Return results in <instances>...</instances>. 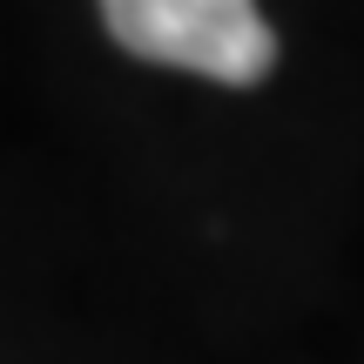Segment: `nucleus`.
<instances>
[{"label": "nucleus", "instance_id": "f257e3e1", "mask_svg": "<svg viewBox=\"0 0 364 364\" xmlns=\"http://www.w3.org/2000/svg\"><path fill=\"white\" fill-rule=\"evenodd\" d=\"M102 21L135 61L257 88L277 68V34L257 0H102Z\"/></svg>", "mask_w": 364, "mask_h": 364}]
</instances>
